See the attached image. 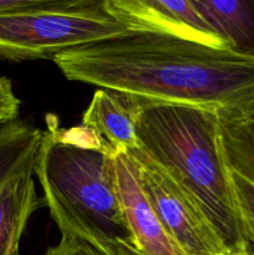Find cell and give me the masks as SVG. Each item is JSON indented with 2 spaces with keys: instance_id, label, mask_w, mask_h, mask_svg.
<instances>
[{
  "instance_id": "1",
  "label": "cell",
  "mask_w": 254,
  "mask_h": 255,
  "mask_svg": "<svg viewBox=\"0 0 254 255\" xmlns=\"http://www.w3.org/2000/svg\"><path fill=\"white\" fill-rule=\"evenodd\" d=\"M54 62L71 81L144 102L198 107L221 121L254 114V59L179 37L128 32Z\"/></svg>"
},
{
  "instance_id": "2",
  "label": "cell",
  "mask_w": 254,
  "mask_h": 255,
  "mask_svg": "<svg viewBox=\"0 0 254 255\" xmlns=\"http://www.w3.org/2000/svg\"><path fill=\"white\" fill-rule=\"evenodd\" d=\"M35 174L42 201L62 236L76 237L104 255H143L117 191L115 156L86 128L46 117Z\"/></svg>"
},
{
  "instance_id": "3",
  "label": "cell",
  "mask_w": 254,
  "mask_h": 255,
  "mask_svg": "<svg viewBox=\"0 0 254 255\" xmlns=\"http://www.w3.org/2000/svg\"><path fill=\"white\" fill-rule=\"evenodd\" d=\"M137 141L204 214L229 252L251 248L239 221L216 114L184 105L143 101Z\"/></svg>"
},
{
  "instance_id": "4",
  "label": "cell",
  "mask_w": 254,
  "mask_h": 255,
  "mask_svg": "<svg viewBox=\"0 0 254 255\" xmlns=\"http://www.w3.org/2000/svg\"><path fill=\"white\" fill-rule=\"evenodd\" d=\"M105 0H47L44 6L0 14V57L54 60L79 47L128 34Z\"/></svg>"
},
{
  "instance_id": "5",
  "label": "cell",
  "mask_w": 254,
  "mask_h": 255,
  "mask_svg": "<svg viewBox=\"0 0 254 255\" xmlns=\"http://www.w3.org/2000/svg\"><path fill=\"white\" fill-rule=\"evenodd\" d=\"M136 161L143 193L168 236L184 255H231L204 214L171 177L139 147L126 152Z\"/></svg>"
},
{
  "instance_id": "6",
  "label": "cell",
  "mask_w": 254,
  "mask_h": 255,
  "mask_svg": "<svg viewBox=\"0 0 254 255\" xmlns=\"http://www.w3.org/2000/svg\"><path fill=\"white\" fill-rule=\"evenodd\" d=\"M105 9L129 32L166 35L226 50L192 0H105Z\"/></svg>"
},
{
  "instance_id": "7",
  "label": "cell",
  "mask_w": 254,
  "mask_h": 255,
  "mask_svg": "<svg viewBox=\"0 0 254 255\" xmlns=\"http://www.w3.org/2000/svg\"><path fill=\"white\" fill-rule=\"evenodd\" d=\"M117 191L134 241L143 255H184L162 226L141 186L136 161L126 152L115 156Z\"/></svg>"
},
{
  "instance_id": "8",
  "label": "cell",
  "mask_w": 254,
  "mask_h": 255,
  "mask_svg": "<svg viewBox=\"0 0 254 255\" xmlns=\"http://www.w3.org/2000/svg\"><path fill=\"white\" fill-rule=\"evenodd\" d=\"M143 101L111 90L95 91L82 115L81 126L94 134L114 156L138 147L137 121Z\"/></svg>"
},
{
  "instance_id": "9",
  "label": "cell",
  "mask_w": 254,
  "mask_h": 255,
  "mask_svg": "<svg viewBox=\"0 0 254 255\" xmlns=\"http://www.w3.org/2000/svg\"><path fill=\"white\" fill-rule=\"evenodd\" d=\"M34 173L35 166H30L0 186V255L19 252L30 217L44 206L35 189Z\"/></svg>"
},
{
  "instance_id": "10",
  "label": "cell",
  "mask_w": 254,
  "mask_h": 255,
  "mask_svg": "<svg viewBox=\"0 0 254 255\" xmlns=\"http://www.w3.org/2000/svg\"><path fill=\"white\" fill-rule=\"evenodd\" d=\"M232 54L254 59V0H192Z\"/></svg>"
},
{
  "instance_id": "11",
  "label": "cell",
  "mask_w": 254,
  "mask_h": 255,
  "mask_svg": "<svg viewBox=\"0 0 254 255\" xmlns=\"http://www.w3.org/2000/svg\"><path fill=\"white\" fill-rule=\"evenodd\" d=\"M44 132L22 120L0 127V186L36 164Z\"/></svg>"
},
{
  "instance_id": "12",
  "label": "cell",
  "mask_w": 254,
  "mask_h": 255,
  "mask_svg": "<svg viewBox=\"0 0 254 255\" xmlns=\"http://www.w3.org/2000/svg\"><path fill=\"white\" fill-rule=\"evenodd\" d=\"M219 131L227 164L254 186V114L234 121H221Z\"/></svg>"
},
{
  "instance_id": "13",
  "label": "cell",
  "mask_w": 254,
  "mask_h": 255,
  "mask_svg": "<svg viewBox=\"0 0 254 255\" xmlns=\"http://www.w3.org/2000/svg\"><path fill=\"white\" fill-rule=\"evenodd\" d=\"M231 177L243 234L249 246L254 247V186L232 171Z\"/></svg>"
},
{
  "instance_id": "14",
  "label": "cell",
  "mask_w": 254,
  "mask_h": 255,
  "mask_svg": "<svg viewBox=\"0 0 254 255\" xmlns=\"http://www.w3.org/2000/svg\"><path fill=\"white\" fill-rule=\"evenodd\" d=\"M20 100L9 77L0 76V127L17 120Z\"/></svg>"
},
{
  "instance_id": "15",
  "label": "cell",
  "mask_w": 254,
  "mask_h": 255,
  "mask_svg": "<svg viewBox=\"0 0 254 255\" xmlns=\"http://www.w3.org/2000/svg\"><path fill=\"white\" fill-rule=\"evenodd\" d=\"M42 255H104L95 247L76 237L62 236L57 244L47 248Z\"/></svg>"
},
{
  "instance_id": "16",
  "label": "cell",
  "mask_w": 254,
  "mask_h": 255,
  "mask_svg": "<svg viewBox=\"0 0 254 255\" xmlns=\"http://www.w3.org/2000/svg\"><path fill=\"white\" fill-rule=\"evenodd\" d=\"M47 0H0V14L19 12L44 6Z\"/></svg>"
},
{
  "instance_id": "17",
  "label": "cell",
  "mask_w": 254,
  "mask_h": 255,
  "mask_svg": "<svg viewBox=\"0 0 254 255\" xmlns=\"http://www.w3.org/2000/svg\"><path fill=\"white\" fill-rule=\"evenodd\" d=\"M231 255H254V252H252V249H247V251H243V252H239V253H233Z\"/></svg>"
},
{
  "instance_id": "18",
  "label": "cell",
  "mask_w": 254,
  "mask_h": 255,
  "mask_svg": "<svg viewBox=\"0 0 254 255\" xmlns=\"http://www.w3.org/2000/svg\"><path fill=\"white\" fill-rule=\"evenodd\" d=\"M12 255H20V251H19V252H16V253H15V254H12Z\"/></svg>"
}]
</instances>
